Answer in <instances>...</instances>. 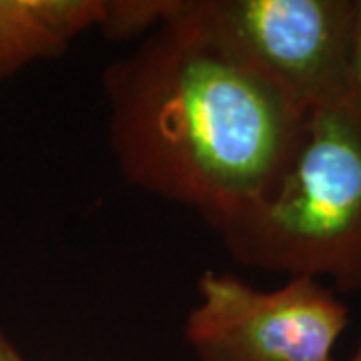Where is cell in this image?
<instances>
[{
    "mask_svg": "<svg viewBox=\"0 0 361 361\" xmlns=\"http://www.w3.org/2000/svg\"><path fill=\"white\" fill-rule=\"evenodd\" d=\"M109 142L125 180L215 229L271 187L307 111L247 61L207 13L175 11L103 73Z\"/></svg>",
    "mask_w": 361,
    "mask_h": 361,
    "instance_id": "obj_1",
    "label": "cell"
},
{
    "mask_svg": "<svg viewBox=\"0 0 361 361\" xmlns=\"http://www.w3.org/2000/svg\"><path fill=\"white\" fill-rule=\"evenodd\" d=\"M249 269L329 279L361 293V106L311 109L285 167L215 227Z\"/></svg>",
    "mask_w": 361,
    "mask_h": 361,
    "instance_id": "obj_2",
    "label": "cell"
},
{
    "mask_svg": "<svg viewBox=\"0 0 361 361\" xmlns=\"http://www.w3.org/2000/svg\"><path fill=\"white\" fill-rule=\"evenodd\" d=\"M185 322L197 361H336L348 305L322 281L289 277L259 291L235 273L205 271Z\"/></svg>",
    "mask_w": 361,
    "mask_h": 361,
    "instance_id": "obj_3",
    "label": "cell"
},
{
    "mask_svg": "<svg viewBox=\"0 0 361 361\" xmlns=\"http://www.w3.org/2000/svg\"><path fill=\"white\" fill-rule=\"evenodd\" d=\"M221 35L305 111L348 101L357 0H205Z\"/></svg>",
    "mask_w": 361,
    "mask_h": 361,
    "instance_id": "obj_4",
    "label": "cell"
},
{
    "mask_svg": "<svg viewBox=\"0 0 361 361\" xmlns=\"http://www.w3.org/2000/svg\"><path fill=\"white\" fill-rule=\"evenodd\" d=\"M103 16L104 0H0V82L63 56Z\"/></svg>",
    "mask_w": 361,
    "mask_h": 361,
    "instance_id": "obj_5",
    "label": "cell"
},
{
    "mask_svg": "<svg viewBox=\"0 0 361 361\" xmlns=\"http://www.w3.org/2000/svg\"><path fill=\"white\" fill-rule=\"evenodd\" d=\"M177 0H104L101 30L111 40L147 37L175 11Z\"/></svg>",
    "mask_w": 361,
    "mask_h": 361,
    "instance_id": "obj_6",
    "label": "cell"
},
{
    "mask_svg": "<svg viewBox=\"0 0 361 361\" xmlns=\"http://www.w3.org/2000/svg\"><path fill=\"white\" fill-rule=\"evenodd\" d=\"M349 99L361 106V0H357L353 52H351V94Z\"/></svg>",
    "mask_w": 361,
    "mask_h": 361,
    "instance_id": "obj_7",
    "label": "cell"
},
{
    "mask_svg": "<svg viewBox=\"0 0 361 361\" xmlns=\"http://www.w3.org/2000/svg\"><path fill=\"white\" fill-rule=\"evenodd\" d=\"M0 361H26L25 355L18 351L13 339L6 336V331L0 327Z\"/></svg>",
    "mask_w": 361,
    "mask_h": 361,
    "instance_id": "obj_8",
    "label": "cell"
},
{
    "mask_svg": "<svg viewBox=\"0 0 361 361\" xmlns=\"http://www.w3.org/2000/svg\"><path fill=\"white\" fill-rule=\"evenodd\" d=\"M349 361H361V341H360V345H357V349H355V353L351 355V360Z\"/></svg>",
    "mask_w": 361,
    "mask_h": 361,
    "instance_id": "obj_9",
    "label": "cell"
}]
</instances>
